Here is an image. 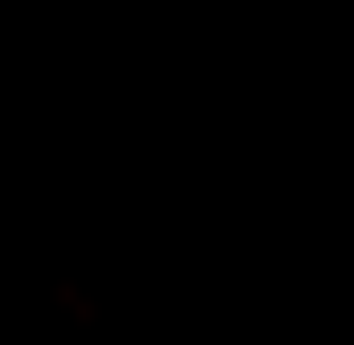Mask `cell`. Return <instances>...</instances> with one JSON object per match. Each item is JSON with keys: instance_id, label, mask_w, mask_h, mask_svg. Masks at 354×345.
<instances>
[]
</instances>
